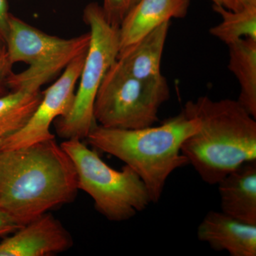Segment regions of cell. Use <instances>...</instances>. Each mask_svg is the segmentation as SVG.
<instances>
[{"mask_svg":"<svg viewBox=\"0 0 256 256\" xmlns=\"http://www.w3.org/2000/svg\"><path fill=\"white\" fill-rule=\"evenodd\" d=\"M78 190L73 162L55 139L0 150V208L20 226L70 203Z\"/></svg>","mask_w":256,"mask_h":256,"instance_id":"cell-1","label":"cell"},{"mask_svg":"<svg viewBox=\"0 0 256 256\" xmlns=\"http://www.w3.org/2000/svg\"><path fill=\"white\" fill-rule=\"evenodd\" d=\"M200 120L196 132L185 140L181 152L202 181L216 185L230 172L256 160V120L232 99L202 96L184 108Z\"/></svg>","mask_w":256,"mask_h":256,"instance_id":"cell-2","label":"cell"},{"mask_svg":"<svg viewBox=\"0 0 256 256\" xmlns=\"http://www.w3.org/2000/svg\"><path fill=\"white\" fill-rule=\"evenodd\" d=\"M198 128L196 116L183 109L156 127L126 130L97 124L86 139L134 170L146 185L152 203H158L172 173L188 164L182 146Z\"/></svg>","mask_w":256,"mask_h":256,"instance_id":"cell-3","label":"cell"},{"mask_svg":"<svg viewBox=\"0 0 256 256\" xmlns=\"http://www.w3.org/2000/svg\"><path fill=\"white\" fill-rule=\"evenodd\" d=\"M60 146L73 162L78 190L92 197L96 210L108 220H130L152 203L146 185L130 166L114 169L82 140H64Z\"/></svg>","mask_w":256,"mask_h":256,"instance_id":"cell-4","label":"cell"},{"mask_svg":"<svg viewBox=\"0 0 256 256\" xmlns=\"http://www.w3.org/2000/svg\"><path fill=\"white\" fill-rule=\"evenodd\" d=\"M90 40V32L70 38L53 36L10 14L5 45L8 60L12 66L22 62L28 66L23 72H12L8 76V88L40 90L86 52Z\"/></svg>","mask_w":256,"mask_h":256,"instance_id":"cell-5","label":"cell"},{"mask_svg":"<svg viewBox=\"0 0 256 256\" xmlns=\"http://www.w3.org/2000/svg\"><path fill=\"white\" fill-rule=\"evenodd\" d=\"M82 18L90 28V40L78 86L68 114L54 121L57 134L64 140L86 139L97 126L94 116L96 96L119 54V26L109 22L102 6L96 2L88 4Z\"/></svg>","mask_w":256,"mask_h":256,"instance_id":"cell-6","label":"cell"},{"mask_svg":"<svg viewBox=\"0 0 256 256\" xmlns=\"http://www.w3.org/2000/svg\"><path fill=\"white\" fill-rule=\"evenodd\" d=\"M170 98L169 84L162 74L156 78H136L124 72L116 60L99 88L94 118L105 128L150 127L159 121L160 107Z\"/></svg>","mask_w":256,"mask_h":256,"instance_id":"cell-7","label":"cell"},{"mask_svg":"<svg viewBox=\"0 0 256 256\" xmlns=\"http://www.w3.org/2000/svg\"><path fill=\"white\" fill-rule=\"evenodd\" d=\"M86 52L76 58L56 82L42 92V100L28 124L2 140L0 150L18 149L55 139L50 126L56 120L68 114L72 108Z\"/></svg>","mask_w":256,"mask_h":256,"instance_id":"cell-8","label":"cell"},{"mask_svg":"<svg viewBox=\"0 0 256 256\" xmlns=\"http://www.w3.org/2000/svg\"><path fill=\"white\" fill-rule=\"evenodd\" d=\"M73 238L54 216L44 214L0 242V256H50L66 252Z\"/></svg>","mask_w":256,"mask_h":256,"instance_id":"cell-9","label":"cell"},{"mask_svg":"<svg viewBox=\"0 0 256 256\" xmlns=\"http://www.w3.org/2000/svg\"><path fill=\"white\" fill-rule=\"evenodd\" d=\"M200 242L230 256H256V225L244 223L222 212L210 210L197 228Z\"/></svg>","mask_w":256,"mask_h":256,"instance_id":"cell-10","label":"cell"},{"mask_svg":"<svg viewBox=\"0 0 256 256\" xmlns=\"http://www.w3.org/2000/svg\"><path fill=\"white\" fill-rule=\"evenodd\" d=\"M190 0H139L119 28L120 52L172 18L188 14Z\"/></svg>","mask_w":256,"mask_h":256,"instance_id":"cell-11","label":"cell"},{"mask_svg":"<svg viewBox=\"0 0 256 256\" xmlns=\"http://www.w3.org/2000/svg\"><path fill=\"white\" fill-rule=\"evenodd\" d=\"M216 185L220 212L244 223L256 225V160L240 165Z\"/></svg>","mask_w":256,"mask_h":256,"instance_id":"cell-12","label":"cell"},{"mask_svg":"<svg viewBox=\"0 0 256 256\" xmlns=\"http://www.w3.org/2000/svg\"><path fill=\"white\" fill-rule=\"evenodd\" d=\"M170 22L163 23L142 38L120 52L117 62L130 75L138 78L160 76Z\"/></svg>","mask_w":256,"mask_h":256,"instance_id":"cell-13","label":"cell"},{"mask_svg":"<svg viewBox=\"0 0 256 256\" xmlns=\"http://www.w3.org/2000/svg\"><path fill=\"white\" fill-rule=\"evenodd\" d=\"M227 46L228 69L240 86L237 100L256 118V40L242 38Z\"/></svg>","mask_w":256,"mask_h":256,"instance_id":"cell-14","label":"cell"},{"mask_svg":"<svg viewBox=\"0 0 256 256\" xmlns=\"http://www.w3.org/2000/svg\"><path fill=\"white\" fill-rule=\"evenodd\" d=\"M42 98L40 90H11L0 96V142L26 126Z\"/></svg>","mask_w":256,"mask_h":256,"instance_id":"cell-15","label":"cell"},{"mask_svg":"<svg viewBox=\"0 0 256 256\" xmlns=\"http://www.w3.org/2000/svg\"><path fill=\"white\" fill-rule=\"evenodd\" d=\"M213 10L220 15L222 21L210 28L212 36L227 45L242 38L256 40V8L234 12L213 4Z\"/></svg>","mask_w":256,"mask_h":256,"instance_id":"cell-16","label":"cell"},{"mask_svg":"<svg viewBox=\"0 0 256 256\" xmlns=\"http://www.w3.org/2000/svg\"><path fill=\"white\" fill-rule=\"evenodd\" d=\"M139 0H104L102 8L109 22L119 26Z\"/></svg>","mask_w":256,"mask_h":256,"instance_id":"cell-17","label":"cell"},{"mask_svg":"<svg viewBox=\"0 0 256 256\" xmlns=\"http://www.w3.org/2000/svg\"><path fill=\"white\" fill-rule=\"evenodd\" d=\"M10 14L8 0H0V48L6 45Z\"/></svg>","mask_w":256,"mask_h":256,"instance_id":"cell-18","label":"cell"},{"mask_svg":"<svg viewBox=\"0 0 256 256\" xmlns=\"http://www.w3.org/2000/svg\"><path fill=\"white\" fill-rule=\"evenodd\" d=\"M12 67L8 60L5 47L0 48V96L6 94V78L12 72Z\"/></svg>","mask_w":256,"mask_h":256,"instance_id":"cell-19","label":"cell"},{"mask_svg":"<svg viewBox=\"0 0 256 256\" xmlns=\"http://www.w3.org/2000/svg\"><path fill=\"white\" fill-rule=\"evenodd\" d=\"M22 226L0 208V237L13 234Z\"/></svg>","mask_w":256,"mask_h":256,"instance_id":"cell-20","label":"cell"},{"mask_svg":"<svg viewBox=\"0 0 256 256\" xmlns=\"http://www.w3.org/2000/svg\"><path fill=\"white\" fill-rule=\"evenodd\" d=\"M210 1L213 2L214 4L220 5L232 11L237 12L242 10L234 0H210Z\"/></svg>","mask_w":256,"mask_h":256,"instance_id":"cell-21","label":"cell"},{"mask_svg":"<svg viewBox=\"0 0 256 256\" xmlns=\"http://www.w3.org/2000/svg\"><path fill=\"white\" fill-rule=\"evenodd\" d=\"M242 9L256 8V0H234Z\"/></svg>","mask_w":256,"mask_h":256,"instance_id":"cell-22","label":"cell"}]
</instances>
